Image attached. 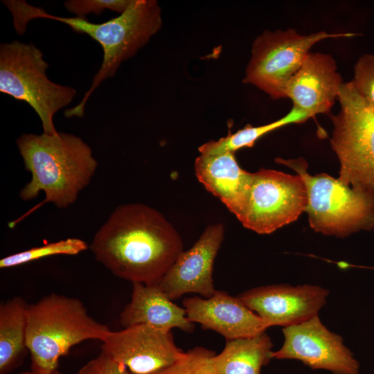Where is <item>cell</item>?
Segmentation results:
<instances>
[{"label":"cell","mask_w":374,"mask_h":374,"mask_svg":"<svg viewBox=\"0 0 374 374\" xmlns=\"http://www.w3.org/2000/svg\"><path fill=\"white\" fill-rule=\"evenodd\" d=\"M181 235L157 209L142 203L118 206L94 235L89 249L113 274L157 285L183 250Z\"/></svg>","instance_id":"6da1fadb"},{"label":"cell","mask_w":374,"mask_h":374,"mask_svg":"<svg viewBox=\"0 0 374 374\" xmlns=\"http://www.w3.org/2000/svg\"><path fill=\"white\" fill-rule=\"evenodd\" d=\"M2 3L10 12L13 26L19 35L26 32L30 21L48 19L63 23L74 32L88 35L101 46V66L80 102L65 110L66 118L82 117L86 103L94 90L103 81L114 76L121 64L143 48L162 24L161 8L154 0H132L124 12L98 24L90 22L87 18L55 16L24 0H3Z\"/></svg>","instance_id":"7a4b0ae2"},{"label":"cell","mask_w":374,"mask_h":374,"mask_svg":"<svg viewBox=\"0 0 374 374\" xmlns=\"http://www.w3.org/2000/svg\"><path fill=\"white\" fill-rule=\"evenodd\" d=\"M16 143L25 169L31 175L19 193L20 198L28 201L40 192L44 193V200L35 208L51 203L66 208L74 204L98 168L91 148L73 134L26 133Z\"/></svg>","instance_id":"3957f363"},{"label":"cell","mask_w":374,"mask_h":374,"mask_svg":"<svg viewBox=\"0 0 374 374\" xmlns=\"http://www.w3.org/2000/svg\"><path fill=\"white\" fill-rule=\"evenodd\" d=\"M110 331L89 316L76 298L52 293L28 304L26 347L31 370H56L60 358L73 346L89 339L102 341Z\"/></svg>","instance_id":"277c9868"},{"label":"cell","mask_w":374,"mask_h":374,"mask_svg":"<svg viewBox=\"0 0 374 374\" xmlns=\"http://www.w3.org/2000/svg\"><path fill=\"white\" fill-rule=\"evenodd\" d=\"M48 64L32 43L14 40L0 44V91L28 103L39 116L43 132L56 134L53 118L77 94L69 86L51 81Z\"/></svg>","instance_id":"5b68a950"},{"label":"cell","mask_w":374,"mask_h":374,"mask_svg":"<svg viewBox=\"0 0 374 374\" xmlns=\"http://www.w3.org/2000/svg\"><path fill=\"white\" fill-rule=\"evenodd\" d=\"M303 179L310 226L323 235L346 237L374 227V194L346 186L327 174L312 175L303 159L277 160Z\"/></svg>","instance_id":"8992f818"},{"label":"cell","mask_w":374,"mask_h":374,"mask_svg":"<svg viewBox=\"0 0 374 374\" xmlns=\"http://www.w3.org/2000/svg\"><path fill=\"white\" fill-rule=\"evenodd\" d=\"M337 100L340 110L331 117L330 144L340 162L338 179L374 194V108L351 81L341 84Z\"/></svg>","instance_id":"52a82bcc"},{"label":"cell","mask_w":374,"mask_h":374,"mask_svg":"<svg viewBox=\"0 0 374 374\" xmlns=\"http://www.w3.org/2000/svg\"><path fill=\"white\" fill-rule=\"evenodd\" d=\"M353 35L352 33L324 30L301 35L293 28L264 30L253 42L243 82L256 86L273 99L285 98L289 82L315 44L326 39Z\"/></svg>","instance_id":"ba28073f"},{"label":"cell","mask_w":374,"mask_h":374,"mask_svg":"<svg viewBox=\"0 0 374 374\" xmlns=\"http://www.w3.org/2000/svg\"><path fill=\"white\" fill-rule=\"evenodd\" d=\"M308 204L306 185L299 175L260 169L253 173L243 226L269 234L297 220Z\"/></svg>","instance_id":"9c48e42d"},{"label":"cell","mask_w":374,"mask_h":374,"mask_svg":"<svg viewBox=\"0 0 374 374\" xmlns=\"http://www.w3.org/2000/svg\"><path fill=\"white\" fill-rule=\"evenodd\" d=\"M282 347L271 353L272 359H296L312 369L334 374H358L359 364L344 344L343 338L330 331L318 315L283 328Z\"/></svg>","instance_id":"30bf717a"},{"label":"cell","mask_w":374,"mask_h":374,"mask_svg":"<svg viewBox=\"0 0 374 374\" xmlns=\"http://www.w3.org/2000/svg\"><path fill=\"white\" fill-rule=\"evenodd\" d=\"M102 342L101 352L132 374L151 373L184 354L175 344L171 330L144 323L110 331Z\"/></svg>","instance_id":"8fae6325"},{"label":"cell","mask_w":374,"mask_h":374,"mask_svg":"<svg viewBox=\"0 0 374 374\" xmlns=\"http://www.w3.org/2000/svg\"><path fill=\"white\" fill-rule=\"evenodd\" d=\"M328 294V291L319 286L275 285L252 288L237 297L262 319L267 328H285L318 315Z\"/></svg>","instance_id":"7c38bea8"},{"label":"cell","mask_w":374,"mask_h":374,"mask_svg":"<svg viewBox=\"0 0 374 374\" xmlns=\"http://www.w3.org/2000/svg\"><path fill=\"white\" fill-rule=\"evenodd\" d=\"M224 236L222 224L208 225L193 247L179 254L157 284L171 301L188 293L204 298L215 294L213 265Z\"/></svg>","instance_id":"4fadbf2b"},{"label":"cell","mask_w":374,"mask_h":374,"mask_svg":"<svg viewBox=\"0 0 374 374\" xmlns=\"http://www.w3.org/2000/svg\"><path fill=\"white\" fill-rule=\"evenodd\" d=\"M342 77L328 53L309 52L285 89L292 107L308 118L330 112L337 100Z\"/></svg>","instance_id":"5bb4252c"},{"label":"cell","mask_w":374,"mask_h":374,"mask_svg":"<svg viewBox=\"0 0 374 374\" xmlns=\"http://www.w3.org/2000/svg\"><path fill=\"white\" fill-rule=\"evenodd\" d=\"M183 305L190 321L218 332L226 341L253 337L267 328L256 313L225 292L216 290L209 298H187Z\"/></svg>","instance_id":"9a60e30c"},{"label":"cell","mask_w":374,"mask_h":374,"mask_svg":"<svg viewBox=\"0 0 374 374\" xmlns=\"http://www.w3.org/2000/svg\"><path fill=\"white\" fill-rule=\"evenodd\" d=\"M235 152L202 154L195 161V175L240 221L247 210L253 173L238 164Z\"/></svg>","instance_id":"2e32d148"},{"label":"cell","mask_w":374,"mask_h":374,"mask_svg":"<svg viewBox=\"0 0 374 374\" xmlns=\"http://www.w3.org/2000/svg\"><path fill=\"white\" fill-rule=\"evenodd\" d=\"M132 287L131 301L120 314L123 326L144 323L167 330L177 328L186 332L193 331L194 323L185 309L175 304L158 285L132 283Z\"/></svg>","instance_id":"e0dca14e"},{"label":"cell","mask_w":374,"mask_h":374,"mask_svg":"<svg viewBox=\"0 0 374 374\" xmlns=\"http://www.w3.org/2000/svg\"><path fill=\"white\" fill-rule=\"evenodd\" d=\"M271 338L265 332L253 337L226 341L212 359L214 374H260L272 359Z\"/></svg>","instance_id":"ac0fdd59"},{"label":"cell","mask_w":374,"mask_h":374,"mask_svg":"<svg viewBox=\"0 0 374 374\" xmlns=\"http://www.w3.org/2000/svg\"><path fill=\"white\" fill-rule=\"evenodd\" d=\"M28 307L20 296L0 305V374H7L17 367L27 349Z\"/></svg>","instance_id":"d6986e66"},{"label":"cell","mask_w":374,"mask_h":374,"mask_svg":"<svg viewBox=\"0 0 374 374\" xmlns=\"http://www.w3.org/2000/svg\"><path fill=\"white\" fill-rule=\"evenodd\" d=\"M308 119L302 112L292 107L287 114L275 121L256 127L247 125L233 134L229 133L217 141L204 143L199 147L198 150L202 154L235 152L243 148L253 147L258 139L271 131L291 123H303Z\"/></svg>","instance_id":"ffe728a7"},{"label":"cell","mask_w":374,"mask_h":374,"mask_svg":"<svg viewBox=\"0 0 374 374\" xmlns=\"http://www.w3.org/2000/svg\"><path fill=\"white\" fill-rule=\"evenodd\" d=\"M89 247L85 241L80 238H69L4 257L0 260V268L13 267L51 256H74Z\"/></svg>","instance_id":"44dd1931"},{"label":"cell","mask_w":374,"mask_h":374,"mask_svg":"<svg viewBox=\"0 0 374 374\" xmlns=\"http://www.w3.org/2000/svg\"><path fill=\"white\" fill-rule=\"evenodd\" d=\"M215 355L204 347H195L172 364L149 374H214L212 359Z\"/></svg>","instance_id":"7402d4cb"},{"label":"cell","mask_w":374,"mask_h":374,"mask_svg":"<svg viewBox=\"0 0 374 374\" xmlns=\"http://www.w3.org/2000/svg\"><path fill=\"white\" fill-rule=\"evenodd\" d=\"M132 0H68L64 2V6L75 17L86 18L89 14L100 15L105 10H110L119 13L124 12L130 6Z\"/></svg>","instance_id":"603a6c76"},{"label":"cell","mask_w":374,"mask_h":374,"mask_svg":"<svg viewBox=\"0 0 374 374\" xmlns=\"http://www.w3.org/2000/svg\"><path fill=\"white\" fill-rule=\"evenodd\" d=\"M357 92L374 108V54L365 53L354 66L351 80Z\"/></svg>","instance_id":"cb8c5ba5"},{"label":"cell","mask_w":374,"mask_h":374,"mask_svg":"<svg viewBox=\"0 0 374 374\" xmlns=\"http://www.w3.org/2000/svg\"><path fill=\"white\" fill-rule=\"evenodd\" d=\"M77 374H131L128 368L103 353L88 362Z\"/></svg>","instance_id":"d4e9b609"},{"label":"cell","mask_w":374,"mask_h":374,"mask_svg":"<svg viewBox=\"0 0 374 374\" xmlns=\"http://www.w3.org/2000/svg\"><path fill=\"white\" fill-rule=\"evenodd\" d=\"M22 374H62V373L57 369H56L51 371H42V372L31 371L30 372L24 373Z\"/></svg>","instance_id":"484cf974"}]
</instances>
